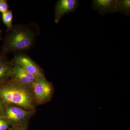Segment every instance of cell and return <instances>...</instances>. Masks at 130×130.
<instances>
[{"instance_id": "9", "label": "cell", "mask_w": 130, "mask_h": 130, "mask_svg": "<svg viewBox=\"0 0 130 130\" xmlns=\"http://www.w3.org/2000/svg\"><path fill=\"white\" fill-rule=\"evenodd\" d=\"M14 63L13 59L9 61L7 58L0 64V84L10 79L11 71Z\"/></svg>"}, {"instance_id": "15", "label": "cell", "mask_w": 130, "mask_h": 130, "mask_svg": "<svg viewBox=\"0 0 130 130\" xmlns=\"http://www.w3.org/2000/svg\"><path fill=\"white\" fill-rule=\"evenodd\" d=\"M6 55L2 53V51L0 52V64L7 59Z\"/></svg>"}, {"instance_id": "4", "label": "cell", "mask_w": 130, "mask_h": 130, "mask_svg": "<svg viewBox=\"0 0 130 130\" xmlns=\"http://www.w3.org/2000/svg\"><path fill=\"white\" fill-rule=\"evenodd\" d=\"M37 106L50 101L53 96V84L45 77H36L31 87Z\"/></svg>"}, {"instance_id": "2", "label": "cell", "mask_w": 130, "mask_h": 130, "mask_svg": "<svg viewBox=\"0 0 130 130\" xmlns=\"http://www.w3.org/2000/svg\"><path fill=\"white\" fill-rule=\"evenodd\" d=\"M8 32L4 38L2 46V51L5 54L29 50L34 44L35 35L27 27L13 26Z\"/></svg>"}, {"instance_id": "3", "label": "cell", "mask_w": 130, "mask_h": 130, "mask_svg": "<svg viewBox=\"0 0 130 130\" xmlns=\"http://www.w3.org/2000/svg\"><path fill=\"white\" fill-rule=\"evenodd\" d=\"M36 112V110H25L13 104H5L0 118L7 120L11 127L23 126L28 124L30 120Z\"/></svg>"}, {"instance_id": "11", "label": "cell", "mask_w": 130, "mask_h": 130, "mask_svg": "<svg viewBox=\"0 0 130 130\" xmlns=\"http://www.w3.org/2000/svg\"><path fill=\"white\" fill-rule=\"evenodd\" d=\"M13 18L12 12L11 10H8L6 12L2 14V21L6 27L7 32H9L13 28Z\"/></svg>"}, {"instance_id": "13", "label": "cell", "mask_w": 130, "mask_h": 130, "mask_svg": "<svg viewBox=\"0 0 130 130\" xmlns=\"http://www.w3.org/2000/svg\"><path fill=\"white\" fill-rule=\"evenodd\" d=\"M10 127L11 126L7 120L0 118V130H8Z\"/></svg>"}, {"instance_id": "17", "label": "cell", "mask_w": 130, "mask_h": 130, "mask_svg": "<svg viewBox=\"0 0 130 130\" xmlns=\"http://www.w3.org/2000/svg\"><path fill=\"white\" fill-rule=\"evenodd\" d=\"M2 32V31L0 30V41L1 40Z\"/></svg>"}, {"instance_id": "6", "label": "cell", "mask_w": 130, "mask_h": 130, "mask_svg": "<svg viewBox=\"0 0 130 130\" xmlns=\"http://www.w3.org/2000/svg\"><path fill=\"white\" fill-rule=\"evenodd\" d=\"M79 5L78 0H59L55 6L54 22L59 23L66 14L76 11Z\"/></svg>"}, {"instance_id": "5", "label": "cell", "mask_w": 130, "mask_h": 130, "mask_svg": "<svg viewBox=\"0 0 130 130\" xmlns=\"http://www.w3.org/2000/svg\"><path fill=\"white\" fill-rule=\"evenodd\" d=\"M36 78V77L27 72L20 65L14 61L11 71L10 79L21 85L31 88Z\"/></svg>"}, {"instance_id": "8", "label": "cell", "mask_w": 130, "mask_h": 130, "mask_svg": "<svg viewBox=\"0 0 130 130\" xmlns=\"http://www.w3.org/2000/svg\"><path fill=\"white\" fill-rule=\"evenodd\" d=\"M116 0H94L92 7L102 16L115 12Z\"/></svg>"}, {"instance_id": "7", "label": "cell", "mask_w": 130, "mask_h": 130, "mask_svg": "<svg viewBox=\"0 0 130 130\" xmlns=\"http://www.w3.org/2000/svg\"><path fill=\"white\" fill-rule=\"evenodd\" d=\"M13 59L14 62L20 65L27 72L36 77L45 76L41 68L26 55L17 54Z\"/></svg>"}, {"instance_id": "14", "label": "cell", "mask_w": 130, "mask_h": 130, "mask_svg": "<svg viewBox=\"0 0 130 130\" xmlns=\"http://www.w3.org/2000/svg\"><path fill=\"white\" fill-rule=\"evenodd\" d=\"M28 124L21 126L11 127L8 130H28Z\"/></svg>"}, {"instance_id": "10", "label": "cell", "mask_w": 130, "mask_h": 130, "mask_svg": "<svg viewBox=\"0 0 130 130\" xmlns=\"http://www.w3.org/2000/svg\"><path fill=\"white\" fill-rule=\"evenodd\" d=\"M130 16V0H116L115 12Z\"/></svg>"}, {"instance_id": "1", "label": "cell", "mask_w": 130, "mask_h": 130, "mask_svg": "<svg viewBox=\"0 0 130 130\" xmlns=\"http://www.w3.org/2000/svg\"><path fill=\"white\" fill-rule=\"evenodd\" d=\"M0 100L5 105L12 104L28 111H36L37 105L30 87L9 79L0 84Z\"/></svg>"}, {"instance_id": "12", "label": "cell", "mask_w": 130, "mask_h": 130, "mask_svg": "<svg viewBox=\"0 0 130 130\" xmlns=\"http://www.w3.org/2000/svg\"><path fill=\"white\" fill-rule=\"evenodd\" d=\"M9 8L7 1L0 0V12L2 14L8 11Z\"/></svg>"}, {"instance_id": "16", "label": "cell", "mask_w": 130, "mask_h": 130, "mask_svg": "<svg viewBox=\"0 0 130 130\" xmlns=\"http://www.w3.org/2000/svg\"><path fill=\"white\" fill-rule=\"evenodd\" d=\"M4 106H5V104L0 100V116H1L3 112Z\"/></svg>"}]
</instances>
